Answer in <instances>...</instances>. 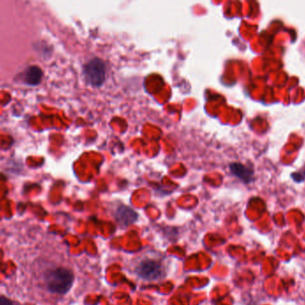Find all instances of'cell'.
Returning a JSON list of instances; mask_svg holds the SVG:
<instances>
[{
  "mask_svg": "<svg viewBox=\"0 0 305 305\" xmlns=\"http://www.w3.org/2000/svg\"><path fill=\"white\" fill-rule=\"evenodd\" d=\"M105 64L99 58H94L83 67V76L90 86L100 87L105 80Z\"/></svg>",
  "mask_w": 305,
  "mask_h": 305,
  "instance_id": "2",
  "label": "cell"
},
{
  "mask_svg": "<svg viewBox=\"0 0 305 305\" xmlns=\"http://www.w3.org/2000/svg\"><path fill=\"white\" fill-rule=\"evenodd\" d=\"M136 272L144 280L156 281L163 276V267L157 260H145L138 264Z\"/></svg>",
  "mask_w": 305,
  "mask_h": 305,
  "instance_id": "3",
  "label": "cell"
},
{
  "mask_svg": "<svg viewBox=\"0 0 305 305\" xmlns=\"http://www.w3.org/2000/svg\"><path fill=\"white\" fill-rule=\"evenodd\" d=\"M0 305H13V302L8 298L0 296Z\"/></svg>",
  "mask_w": 305,
  "mask_h": 305,
  "instance_id": "8",
  "label": "cell"
},
{
  "mask_svg": "<svg viewBox=\"0 0 305 305\" xmlns=\"http://www.w3.org/2000/svg\"><path fill=\"white\" fill-rule=\"evenodd\" d=\"M43 76V72L37 65H30L23 74V82L30 86H36L40 84Z\"/></svg>",
  "mask_w": 305,
  "mask_h": 305,
  "instance_id": "6",
  "label": "cell"
},
{
  "mask_svg": "<svg viewBox=\"0 0 305 305\" xmlns=\"http://www.w3.org/2000/svg\"><path fill=\"white\" fill-rule=\"evenodd\" d=\"M73 279L74 277L71 270L63 267H58L49 272L47 276L46 283L48 289L51 293L64 294L71 289Z\"/></svg>",
  "mask_w": 305,
  "mask_h": 305,
  "instance_id": "1",
  "label": "cell"
},
{
  "mask_svg": "<svg viewBox=\"0 0 305 305\" xmlns=\"http://www.w3.org/2000/svg\"><path fill=\"white\" fill-rule=\"evenodd\" d=\"M116 218L120 225L127 226L137 221L138 214L130 208L120 206L116 211Z\"/></svg>",
  "mask_w": 305,
  "mask_h": 305,
  "instance_id": "5",
  "label": "cell"
},
{
  "mask_svg": "<svg viewBox=\"0 0 305 305\" xmlns=\"http://www.w3.org/2000/svg\"><path fill=\"white\" fill-rule=\"evenodd\" d=\"M291 177L294 179V181L296 183H301L305 180V165L303 166V168L301 170V171H298V172H294V173L291 175Z\"/></svg>",
  "mask_w": 305,
  "mask_h": 305,
  "instance_id": "7",
  "label": "cell"
},
{
  "mask_svg": "<svg viewBox=\"0 0 305 305\" xmlns=\"http://www.w3.org/2000/svg\"><path fill=\"white\" fill-rule=\"evenodd\" d=\"M230 170L235 177H238L241 181L246 184H249L253 180L254 172L253 168L249 166H245L241 163H232L230 166Z\"/></svg>",
  "mask_w": 305,
  "mask_h": 305,
  "instance_id": "4",
  "label": "cell"
}]
</instances>
